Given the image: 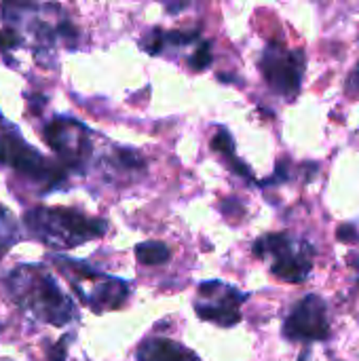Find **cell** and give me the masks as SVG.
Wrapping results in <instances>:
<instances>
[{
    "label": "cell",
    "mask_w": 359,
    "mask_h": 361,
    "mask_svg": "<svg viewBox=\"0 0 359 361\" xmlns=\"http://www.w3.org/2000/svg\"><path fill=\"white\" fill-rule=\"evenodd\" d=\"M4 27L13 30L21 47H30V51L42 59V55H51L57 44L74 47L78 32L66 19L63 11L53 2L38 0H2L0 6Z\"/></svg>",
    "instance_id": "obj_1"
},
{
    "label": "cell",
    "mask_w": 359,
    "mask_h": 361,
    "mask_svg": "<svg viewBox=\"0 0 359 361\" xmlns=\"http://www.w3.org/2000/svg\"><path fill=\"white\" fill-rule=\"evenodd\" d=\"M11 300L34 322L63 328L74 319V305L40 264H21L6 277Z\"/></svg>",
    "instance_id": "obj_2"
},
{
    "label": "cell",
    "mask_w": 359,
    "mask_h": 361,
    "mask_svg": "<svg viewBox=\"0 0 359 361\" xmlns=\"http://www.w3.org/2000/svg\"><path fill=\"white\" fill-rule=\"evenodd\" d=\"M23 226L32 239L55 250L78 247L85 241L102 237L108 228L104 220L87 218L66 207H34L25 212Z\"/></svg>",
    "instance_id": "obj_3"
},
{
    "label": "cell",
    "mask_w": 359,
    "mask_h": 361,
    "mask_svg": "<svg viewBox=\"0 0 359 361\" xmlns=\"http://www.w3.org/2000/svg\"><path fill=\"white\" fill-rule=\"evenodd\" d=\"M0 165L13 167L17 173L53 188L63 182V167L49 163L36 148H32L19 133V129L8 123L0 112Z\"/></svg>",
    "instance_id": "obj_4"
},
{
    "label": "cell",
    "mask_w": 359,
    "mask_h": 361,
    "mask_svg": "<svg viewBox=\"0 0 359 361\" xmlns=\"http://www.w3.org/2000/svg\"><path fill=\"white\" fill-rule=\"evenodd\" d=\"M42 137L68 169H83L91 152V140L85 125L68 116H57L44 125Z\"/></svg>",
    "instance_id": "obj_5"
},
{
    "label": "cell",
    "mask_w": 359,
    "mask_h": 361,
    "mask_svg": "<svg viewBox=\"0 0 359 361\" xmlns=\"http://www.w3.org/2000/svg\"><path fill=\"white\" fill-rule=\"evenodd\" d=\"M286 336L292 341H324L328 336L326 305L320 296H307L286 324Z\"/></svg>",
    "instance_id": "obj_6"
},
{
    "label": "cell",
    "mask_w": 359,
    "mask_h": 361,
    "mask_svg": "<svg viewBox=\"0 0 359 361\" xmlns=\"http://www.w3.org/2000/svg\"><path fill=\"white\" fill-rule=\"evenodd\" d=\"M262 72L269 78V82L281 91V93H290L296 91L300 85V76H303V66H298L292 55L288 53L286 57L277 51V47H269L264 59H262Z\"/></svg>",
    "instance_id": "obj_7"
},
{
    "label": "cell",
    "mask_w": 359,
    "mask_h": 361,
    "mask_svg": "<svg viewBox=\"0 0 359 361\" xmlns=\"http://www.w3.org/2000/svg\"><path fill=\"white\" fill-rule=\"evenodd\" d=\"M127 294H129V288L125 281L114 279V277H106L93 290V294L85 300V305H89L95 313H102L106 309H118L125 302Z\"/></svg>",
    "instance_id": "obj_8"
},
{
    "label": "cell",
    "mask_w": 359,
    "mask_h": 361,
    "mask_svg": "<svg viewBox=\"0 0 359 361\" xmlns=\"http://www.w3.org/2000/svg\"><path fill=\"white\" fill-rule=\"evenodd\" d=\"M140 361H199V357L193 351L182 349L178 343H171L167 338H154L146 341L140 351H138Z\"/></svg>",
    "instance_id": "obj_9"
},
{
    "label": "cell",
    "mask_w": 359,
    "mask_h": 361,
    "mask_svg": "<svg viewBox=\"0 0 359 361\" xmlns=\"http://www.w3.org/2000/svg\"><path fill=\"white\" fill-rule=\"evenodd\" d=\"M239 300H241V294H237V292L231 290L229 296L222 300V305H218V307H212V305L201 307V305H197V311H199V317L201 319H207V322H214L218 326L229 328V326H235L241 319V313L237 309V302Z\"/></svg>",
    "instance_id": "obj_10"
},
{
    "label": "cell",
    "mask_w": 359,
    "mask_h": 361,
    "mask_svg": "<svg viewBox=\"0 0 359 361\" xmlns=\"http://www.w3.org/2000/svg\"><path fill=\"white\" fill-rule=\"evenodd\" d=\"M275 258H277V262L273 264V273H275L277 277L286 279V281H303V277H305V275L309 273V269H311L309 260L305 262V260H300V258H294L292 252H290V247H288L286 252L277 254Z\"/></svg>",
    "instance_id": "obj_11"
},
{
    "label": "cell",
    "mask_w": 359,
    "mask_h": 361,
    "mask_svg": "<svg viewBox=\"0 0 359 361\" xmlns=\"http://www.w3.org/2000/svg\"><path fill=\"white\" fill-rule=\"evenodd\" d=\"M169 256H171L169 247L159 241H148L135 247V258L142 264H163L169 260Z\"/></svg>",
    "instance_id": "obj_12"
},
{
    "label": "cell",
    "mask_w": 359,
    "mask_h": 361,
    "mask_svg": "<svg viewBox=\"0 0 359 361\" xmlns=\"http://www.w3.org/2000/svg\"><path fill=\"white\" fill-rule=\"evenodd\" d=\"M17 239H19V228H17L13 216L8 214V209L0 205V256L8 247H13Z\"/></svg>",
    "instance_id": "obj_13"
},
{
    "label": "cell",
    "mask_w": 359,
    "mask_h": 361,
    "mask_svg": "<svg viewBox=\"0 0 359 361\" xmlns=\"http://www.w3.org/2000/svg\"><path fill=\"white\" fill-rule=\"evenodd\" d=\"M212 148L231 157V154H233V150H235V144H233L231 133H229L226 129H220V131L214 135V140H212Z\"/></svg>",
    "instance_id": "obj_14"
},
{
    "label": "cell",
    "mask_w": 359,
    "mask_h": 361,
    "mask_svg": "<svg viewBox=\"0 0 359 361\" xmlns=\"http://www.w3.org/2000/svg\"><path fill=\"white\" fill-rule=\"evenodd\" d=\"M212 47H209V42H203L197 51H195V55L190 57V66L195 68V70H205L209 63H212V51H209Z\"/></svg>",
    "instance_id": "obj_15"
},
{
    "label": "cell",
    "mask_w": 359,
    "mask_h": 361,
    "mask_svg": "<svg viewBox=\"0 0 359 361\" xmlns=\"http://www.w3.org/2000/svg\"><path fill=\"white\" fill-rule=\"evenodd\" d=\"M19 47H21V40H19V36L13 30H8V27L0 30V53L15 51Z\"/></svg>",
    "instance_id": "obj_16"
},
{
    "label": "cell",
    "mask_w": 359,
    "mask_h": 361,
    "mask_svg": "<svg viewBox=\"0 0 359 361\" xmlns=\"http://www.w3.org/2000/svg\"><path fill=\"white\" fill-rule=\"evenodd\" d=\"M165 34H163V30H152L150 32V40L148 42H144V49L150 53V55H157V53H161V49H163V44H165Z\"/></svg>",
    "instance_id": "obj_17"
},
{
    "label": "cell",
    "mask_w": 359,
    "mask_h": 361,
    "mask_svg": "<svg viewBox=\"0 0 359 361\" xmlns=\"http://www.w3.org/2000/svg\"><path fill=\"white\" fill-rule=\"evenodd\" d=\"M118 161L125 165V167H129V169H142L144 167V159L138 154V152H133V150H127V148H123V150H118Z\"/></svg>",
    "instance_id": "obj_18"
},
{
    "label": "cell",
    "mask_w": 359,
    "mask_h": 361,
    "mask_svg": "<svg viewBox=\"0 0 359 361\" xmlns=\"http://www.w3.org/2000/svg\"><path fill=\"white\" fill-rule=\"evenodd\" d=\"M165 38L171 44H188L197 38V32H167Z\"/></svg>",
    "instance_id": "obj_19"
},
{
    "label": "cell",
    "mask_w": 359,
    "mask_h": 361,
    "mask_svg": "<svg viewBox=\"0 0 359 361\" xmlns=\"http://www.w3.org/2000/svg\"><path fill=\"white\" fill-rule=\"evenodd\" d=\"M339 239L341 241H355V239H359V235L351 224H345V226L339 228Z\"/></svg>",
    "instance_id": "obj_20"
},
{
    "label": "cell",
    "mask_w": 359,
    "mask_h": 361,
    "mask_svg": "<svg viewBox=\"0 0 359 361\" xmlns=\"http://www.w3.org/2000/svg\"><path fill=\"white\" fill-rule=\"evenodd\" d=\"M231 167H233V171L235 173H241V176H245V178H250V169H248V165L245 163H241V161H231Z\"/></svg>",
    "instance_id": "obj_21"
},
{
    "label": "cell",
    "mask_w": 359,
    "mask_h": 361,
    "mask_svg": "<svg viewBox=\"0 0 359 361\" xmlns=\"http://www.w3.org/2000/svg\"><path fill=\"white\" fill-rule=\"evenodd\" d=\"M165 6H167V11H171V13H178V11H182V6H184V0H161Z\"/></svg>",
    "instance_id": "obj_22"
},
{
    "label": "cell",
    "mask_w": 359,
    "mask_h": 361,
    "mask_svg": "<svg viewBox=\"0 0 359 361\" xmlns=\"http://www.w3.org/2000/svg\"><path fill=\"white\" fill-rule=\"evenodd\" d=\"M218 78H220L222 82H235V85H239V82H241L237 76H231V74H218Z\"/></svg>",
    "instance_id": "obj_23"
},
{
    "label": "cell",
    "mask_w": 359,
    "mask_h": 361,
    "mask_svg": "<svg viewBox=\"0 0 359 361\" xmlns=\"http://www.w3.org/2000/svg\"><path fill=\"white\" fill-rule=\"evenodd\" d=\"M303 360H305V357H303ZM303 360H300V361H303Z\"/></svg>",
    "instance_id": "obj_24"
}]
</instances>
